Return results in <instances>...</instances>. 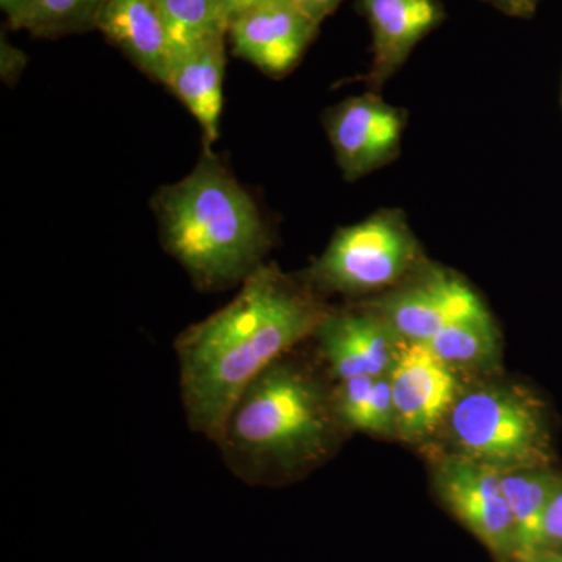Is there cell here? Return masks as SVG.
<instances>
[{
	"instance_id": "52a82bcc",
	"label": "cell",
	"mask_w": 562,
	"mask_h": 562,
	"mask_svg": "<svg viewBox=\"0 0 562 562\" xmlns=\"http://www.w3.org/2000/svg\"><path fill=\"white\" fill-rule=\"evenodd\" d=\"M390 380L397 435L408 441L438 430L460 397L454 369L422 342L402 344Z\"/></svg>"
},
{
	"instance_id": "d4e9b609",
	"label": "cell",
	"mask_w": 562,
	"mask_h": 562,
	"mask_svg": "<svg viewBox=\"0 0 562 562\" xmlns=\"http://www.w3.org/2000/svg\"><path fill=\"white\" fill-rule=\"evenodd\" d=\"M20 3L21 0H0V7H2L3 11H5L7 16H10V14L16 10V7L20 5Z\"/></svg>"
},
{
	"instance_id": "2e32d148",
	"label": "cell",
	"mask_w": 562,
	"mask_h": 562,
	"mask_svg": "<svg viewBox=\"0 0 562 562\" xmlns=\"http://www.w3.org/2000/svg\"><path fill=\"white\" fill-rule=\"evenodd\" d=\"M422 344L450 368H473L494 361L497 333L490 313H484L452 322Z\"/></svg>"
},
{
	"instance_id": "7c38bea8",
	"label": "cell",
	"mask_w": 562,
	"mask_h": 562,
	"mask_svg": "<svg viewBox=\"0 0 562 562\" xmlns=\"http://www.w3.org/2000/svg\"><path fill=\"white\" fill-rule=\"evenodd\" d=\"M225 36L173 55L165 85L199 122L206 146L220 138L224 105Z\"/></svg>"
},
{
	"instance_id": "8992f818",
	"label": "cell",
	"mask_w": 562,
	"mask_h": 562,
	"mask_svg": "<svg viewBox=\"0 0 562 562\" xmlns=\"http://www.w3.org/2000/svg\"><path fill=\"white\" fill-rule=\"evenodd\" d=\"M435 487L446 508L498 561H514L516 530L502 472L454 453L436 465Z\"/></svg>"
},
{
	"instance_id": "3957f363",
	"label": "cell",
	"mask_w": 562,
	"mask_h": 562,
	"mask_svg": "<svg viewBox=\"0 0 562 562\" xmlns=\"http://www.w3.org/2000/svg\"><path fill=\"white\" fill-rule=\"evenodd\" d=\"M155 213L166 250L201 290H225L260 268L269 246L260 211L210 150L158 192Z\"/></svg>"
},
{
	"instance_id": "9c48e42d",
	"label": "cell",
	"mask_w": 562,
	"mask_h": 562,
	"mask_svg": "<svg viewBox=\"0 0 562 562\" xmlns=\"http://www.w3.org/2000/svg\"><path fill=\"white\" fill-rule=\"evenodd\" d=\"M313 336L339 382L386 375L405 342L379 312L327 313Z\"/></svg>"
},
{
	"instance_id": "cb8c5ba5",
	"label": "cell",
	"mask_w": 562,
	"mask_h": 562,
	"mask_svg": "<svg viewBox=\"0 0 562 562\" xmlns=\"http://www.w3.org/2000/svg\"><path fill=\"white\" fill-rule=\"evenodd\" d=\"M520 562H562V552H553V550H543Z\"/></svg>"
},
{
	"instance_id": "603a6c76",
	"label": "cell",
	"mask_w": 562,
	"mask_h": 562,
	"mask_svg": "<svg viewBox=\"0 0 562 562\" xmlns=\"http://www.w3.org/2000/svg\"><path fill=\"white\" fill-rule=\"evenodd\" d=\"M495 5L501 7L506 13L524 14L531 9V0H491Z\"/></svg>"
},
{
	"instance_id": "e0dca14e",
	"label": "cell",
	"mask_w": 562,
	"mask_h": 562,
	"mask_svg": "<svg viewBox=\"0 0 562 562\" xmlns=\"http://www.w3.org/2000/svg\"><path fill=\"white\" fill-rule=\"evenodd\" d=\"M160 10L172 57L202 41L227 35L220 0H155Z\"/></svg>"
},
{
	"instance_id": "ffe728a7",
	"label": "cell",
	"mask_w": 562,
	"mask_h": 562,
	"mask_svg": "<svg viewBox=\"0 0 562 562\" xmlns=\"http://www.w3.org/2000/svg\"><path fill=\"white\" fill-rule=\"evenodd\" d=\"M543 550L562 552V484L550 498L542 516L538 552Z\"/></svg>"
},
{
	"instance_id": "44dd1931",
	"label": "cell",
	"mask_w": 562,
	"mask_h": 562,
	"mask_svg": "<svg viewBox=\"0 0 562 562\" xmlns=\"http://www.w3.org/2000/svg\"><path fill=\"white\" fill-rule=\"evenodd\" d=\"M303 14L310 18L314 24L321 25L325 18L330 16L338 9L342 0H292Z\"/></svg>"
},
{
	"instance_id": "7402d4cb",
	"label": "cell",
	"mask_w": 562,
	"mask_h": 562,
	"mask_svg": "<svg viewBox=\"0 0 562 562\" xmlns=\"http://www.w3.org/2000/svg\"><path fill=\"white\" fill-rule=\"evenodd\" d=\"M268 2H273V0H222L221 9L225 22H227V27L238 14Z\"/></svg>"
},
{
	"instance_id": "ba28073f",
	"label": "cell",
	"mask_w": 562,
	"mask_h": 562,
	"mask_svg": "<svg viewBox=\"0 0 562 562\" xmlns=\"http://www.w3.org/2000/svg\"><path fill=\"white\" fill-rule=\"evenodd\" d=\"M317 31L292 0H273L238 14L227 35L238 57L266 76L281 77L297 65Z\"/></svg>"
},
{
	"instance_id": "d6986e66",
	"label": "cell",
	"mask_w": 562,
	"mask_h": 562,
	"mask_svg": "<svg viewBox=\"0 0 562 562\" xmlns=\"http://www.w3.org/2000/svg\"><path fill=\"white\" fill-rule=\"evenodd\" d=\"M360 431L373 432V435H395L397 432L390 373L376 376L373 382Z\"/></svg>"
},
{
	"instance_id": "484cf974",
	"label": "cell",
	"mask_w": 562,
	"mask_h": 562,
	"mask_svg": "<svg viewBox=\"0 0 562 562\" xmlns=\"http://www.w3.org/2000/svg\"><path fill=\"white\" fill-rule=\"evenodd\" d=\"M220 2L222 3V0H220Z\"/></svg>"
},
{
	"instance_id": "6da1fadb",
	"label": "cell",
	"mask_w": 562,
	"mask_h": 562,
	"mask_svg": "<svg viewBox=\"0 0 562 562\" xmlns=\"http://www.w3.org/2000/svg\"><path fill=\"white\" fill-rule=\"evenodd\" d=\"M327 313L310 292L261 265L227 306L181 333L176 351L192 430L220 441L244 390L295 344L313 336Z\"/></svg>"
},
{
	"instance_id": "7a4b0ae2",
	"label": "cell",
	"mask_w": 562,
	"mask_h": 562,
	"mask_svg": "<svg viewBox=\"0 0 562 562\" xmlns=\"http://www.w3.org/2000/svg\"><path fill=\"white\" fill-rule=\"evenodd\" d=\"M338 425L333 392L281 357L239 395L217 446L243 482L269 483L324 460Z\"/></svg>"
},
{
	"instance_id": "30bf717a",
	"label": "cell",
	"mask_w": 562,
	"mask_h": 562,
	"mask_svg": "<svg viewBox=\"0 0 562 562\" xmlns=\"http://www.w3.org/2000/svg\"><path fill=\"white\" fill-rule=\"evenodd\" d=\"M401 113L375 98H353L327 120L336 158L347 179H358L391 160L402 139Z\"/></svg>"
},
{
	"instance_id": "277c9868",
	"label": "cell",
	"mask_w": 562,
	"mask_h": 562,
	"mask_svg": "<svg viewBox=\"0 0 562 562\" xmlns=\"http://www.w3.org/2000/svg\"><path fill=\"white\" fill-rule=\"evenodd\" d=\"M447 420L461 457L498 472L549 465L546 414L524 387L492 384L464 392Z\"/></svg>"
},
{
	"instance_id": "5bb4252c",
	"label": "cell",
	"mask_w": 562,
	"mask_h": 562,
	"mask_svg": "<svg viewBox=\"0 0 562 562\" xmlns=\"http://www.w3.org/2000/svg\"><path fill=\"white\" fill-rule=\"evenodd\" d=\"M373 38V74L390 76L442 21L438 0H362Z\"/></svg>"
},
{
	"instance_id": "ac0fdd59",
	"label": "cell",
	"mask_w": 562,
	"mask_h": 562,
	"mask_svg": "<svg viewBox=\"0 0 562 562\" xmlns=\"http://www.w3.org/2000/svg\"><path fill=\"white\" fill-rule=\"evenodd\" d=\"M103 0H21L10 14L11 27L35 35H49L79 29L92 22Z\"/></svg>"
},
{
	"instance_id": "4fadbf2b",
	"label": "cell",
	"mask_w": 562,
	"mask_h": 562,
	"mask_svg": "<svg viewBox=\"0 0 562 562\" xmlns=\"http://www.w3.org/2000/svg\"><path fill=\"white\" fill-rule=\"evenodd\" d=\"M94 25L144 74L165 85L172 50L155 0H103Z\"/></svg>"
},
{
	"instance_id": "9a60e30c",
	"label": "cell",
	"mask_w": 562,
	"mask_h": 562,
	"mask_svg": "<svg viewBox=\"0 0 562 562\" xmlns=\"http://www.w3.org/2000/svg\"><path fill=\"white\" fill-rule=\"evenodd\" d=\"M561 484L562 476L550 471L549 465L502 472L503 492L512 508L516 530L513 562L528 560L538 553L542 516Z\"/></svg>"
},
{
	"instance_id": "5b68a950",
	"label": "cell",
	"mask_w": 562,
	"mask_h": 562,
	"mask_svg": "<svg viewBox=\"0 0 562 562\" xmlns=\"http://www.w3.org/2000/svg\"><path fill=\"white\" fill-rule=\"evenodd\" d=\"M414 257L408 228L395 217L375 216L336 233L312 277L327 290L361 294L401 279Z\"/></svg>"
},
{
	"instance_id": "8fae6325",
	"label": "cell",
	"mask_w": 562,
	"mask_h": 562,
	"mask_svg": "<svg viewBox=\"0 0 562 562\" xmlns=\"http://www.w3.org/2000/svg\"><path fill=\"white\" fill-rule=\"evenodd\" d=\"M376 312L406 342L427 341L452 322L487 313L468 284L443 273L395 292Z\"/></svg>"
}]
</instances>
